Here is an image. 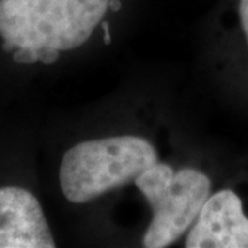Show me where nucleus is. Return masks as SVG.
<instances>
[{"mask_svg":"<svg viewBox=\"0 0 248 248\" xmlns=\"http://www.w3.org/2000/svg\"><path fill=\"white\" fill-rule=\"evenodd\" d=\"M110 0H0V36L14 48L84 45Z\"/></svg>","mask_w":248,"mask_h":248,"instance_id":"f257e3e1","label":"nucleus"},{"mask_svg":"<svg viewBox=\"0 0 248 248\" xmlns=\"http://www.w3.org/2000/svg\"><path fill=\"white\" fill-rule=\"evenodd\" d=\"M155 163V148L140 137L80 142L63 155L60 169L62 193L72 203H86L135 181Z\"/></svg>","mask_w":248,"mask_h":248,"instance_id":"f03ea898","label":"nucleus"},{"mask_svg":"<svg viewBox=\"0 0 248 248\" xmlns=\"http://www.w3.org/2000/svg\"><path fill=\"white\" fill-rule=\"evenodd\" d=\"M135 185L151 204L153 218L143 247L164 248L178 240L196 221L210 197L211 181L193 169L174 170L155 163L137 178Z\"/></svg>","mask_w":248,"mask_h":248,"instance_id":"7ed1b4c3","label":"nucleus"},{"mask_svg":"<svg viewBox=\"0 0 248 248\" xmlns=\"http://www.w3.org/2000/svg\"><path fill=\"white\" fill-rule=\"evenodd\" d=\"M186 248H248V218L234 192L210 196L186 239Z\"/></svg>","mask_w":248,"mask_h":248,"instance_id":"20e7f679","label":"nucleus"},{"mask_svg":"<svg viewBox=\"0 0 248 248\" xmlns=\"http://www.w3.org/2000/svg\"><path fill=\"white\" fill-rule=\"evenodd\" d=\"M42 205L27 189L0 187V248H54Z\"/></svg>","mask_w":248,"mask_h":248,"instance_id":"39448f33","label":"nucleus"},{"mask_svg":"<svg viewBox=\"0 0 248 248\" xmlns=\"http://www.w3.org/2000/svg\"><path fill=\"white\" fill-rule=\"evenodd\" d=\"M13 58L18 63H36L37 61H40V53H39V50H35V48L22 47V48H18L14 53Z\"/></svg>","mask_w":248,"mask_h":248,"instance_id":"423d86ee","label":"nucleus"},{"mask_svg":"<svg viewBox=\"0 0 248 248\" xmlns=\"http://www.w3.org/2000/svg\"><path fill=\"white\" fill-rule=\"evenodd\" d=\"M40 53V62H43L46 65H50L54 63L60 58V50L53 48V47H45V48H40L39 50Z\"/></svg>","mask_w":248,"mask_h":248,"instance_id":"0eeeda50","label":"nucleus"},{"mask_svg":"<svg viewBox=\"0 0 248 248\" xmlns=\"http://www.w3.org/2000/svg\"><path fill=\"white\" fill-rule=\"evenodd\" d=\"M239 13L241 27L244 29V33H246V37H247L248 42V0H240Z\"/></svg>","mask_w":248,"mask_h":248,"instance_id":"6e6552de","label":"nucleus"},{"mask_svg":"<svg viewBox=\"0 0 248 248\" xmlns=\"http://www.w3.org/2000/svg\"><path fill=\"white\" fill-rule=\"evenodd\" d=\"M102 29H104V42H105V45H109V43H110L109 24H108V22H102Z\"/></svg>","mask_w":248,"mask_h":248,"instance_id":"1a4fd4ad","label":"nucleus"},{"mask_svg":"<svg viewBox=\"0 0 248 248\" xmlns=\"http://www.w3.org/2000/svg\"><path fill=\"white\" fill-rule=\"evenodd\" d=\"M109 9L112 11H119L122 9V1L120 0H110L109 1Z\"/></svg>","mask_w":248,"mask_h":248,"instance_id":"9d476101","label":"nucleus"},{"mask_svg":"<svg viewBox=\"0 0 248 248\" xmlns=\"http://www.w3.org/2000/svg\"><path fill=\"white\" fill-rule=\"evenodd\" d=\"M3 50H4V51H11V50H14V47L10 45V43H7V42H4V45H3Z\"/></svg>","mask_w":248,"mask_h":248,"instance_id":"9b49d317","label":"nucleus"}]
</instances>
